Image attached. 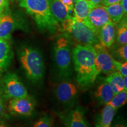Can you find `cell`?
<instances>
[{"label": "cell", "instance_id": "d6a6232c", "mask_svg": "<svg viewBox=\"0 0 127 127\" xmlns=\"http://www.w3.org/2000/svg\"><path fill=\"white\" fill-rule=\"evenodd\" d=\"M123 81H124V88L125 90H127V77H123Z\"/></svg>", "mask_w": 127, "mask_h": 127}, {"label": "cell", "instance_id": "7a4b0ae2", "mask_svg": "<svg viewBox=\"0 0 127 127\" xmlns=\"http://www.w3.org/2000/svg\"><path fill=\"white\" fill-rule=\"evenodd\" d=\"M20 5L34 18L39 30L56 31L58 22L51 12L48 0H20Z\"/></svg>", "mask_w": 127, "mask_h": 127}, {"label": "cell", "instance_id": "484cf974", "mask_svg": "<svg viewBox=\"0 0 127 127\" xmlns=\"http://www.w3.org/2000/svg\"><path fill=\"white\" fill-rule=\"evenodd\" d=\"M8 5V0H0V16H2Z\"/></svg>", "mask_w": 127, "mask_h": 127}, {"label": "cell", "instance_id": "ba28073f", "mask_svg": "<svg viewBox=\"0 0 127 127\" xmlns=\"http://www.w3.org/2000/svg\"><path fill=\"white\" fill-rule=\"evenodd\" d=\"M110 21L111 20L105 8L102 5H99L90 9L88 17L84 23L98 35L101 28Z\"/></svg>", "mask_w": 127, "mask_h": 127}, {"label": "cell", "instance_id": "ac0fdd59", "mask_svg": "<svg viewBox=\"0 0 127 127\" xmlns=\"http://www.w3.org/2000/svg\"><path fill=\"white\" fill-rule=\"evenodd\" d=\"M11 48L7 40L0 39V70L4 69L10 63Z\"/></svg>", "mask_w": 127, "mask_h": 127}, {"label": "cell", "instance_id": "4fadbf2b", "mask_svg": "<svg viewBox=\"0 0 127 127\" xmlns=\"http://www.w3.org/2000/svg\"><path fill=\"white\" fill-rule=\"evenodd\" d=\"M17 23L9 14H4L0 18V39L8 40L17 28Z\"/></svg>", "mask_w": 127, "mask_h": 127}, {"label": "cell", "instance_id": "83f0119b", "mask_svg": "<svg viewBox=\"0 0 127 127\" xmlns=\"http://www.w3.org/2000/svg\"><path fill=\"white\" fill-rule=\"evenodd\" d=\"M5 111V104L4 99L1 96V94H0V120H1L2 117L4 115Z\"/></svg>", "mask_w": 127, "mask_h": 127}, {"label": "cell", "instance_id": "f546056e", "mask_svg": "<svg viewBox=\"0 0 127 127\" xmlns=\"http://www.w3.org/2000/svg\"><path fill=\"white\" fill-rule=\"evenodd\" d=\"M102 0H91L89 4H90V6H91V8L92 7H95V6L99 5L101 4V2Z\"/></svg>", "mask_w": 127, "mask_h": 127}, {"label": "cell", "instance_id": "1f68e13d", "mask_svg": "<svg viewBox=\"0 0 127 127\" xmlns=\"http://www.w3.org/2000/svg\"><path fill=\"white\" fill-rule=\"evenodd\" d=\"M95 127H108V126H105V125H102V124L100 123L99 121L97 120V121L95 123Z\"/></svg>", "mask_w": 127, "mask_h": 127}, {"label": "cell", "instance_id": "f1b7e54d", "mask_svg": "<svg viewBox=\"0 0 127 127\" xmlns=\"http://www.w3.org/2000/svg\"><path fill=\"white\" fill-rule=\"evenodd\" d=\"M63 3L69 11H71L74 7V5H73V0H60Z\"/></svg>", "mask_w": 127, "mask_h": 127}, {"label": "cell", "instance_id": "cb8c5ba5", "mask_svg": "<svg viewBox=\"0 0 127 127\" xmlns=\"http://www.w3.org/2000/svg\"><path fill=\"white\" fill-rule=\"evenodd\" d=\"M51 119L49 116L42 117L35 124L33 127H51Z\"/></svg>", "mask_w": 127, "mask_h": 127}, {"label": "cell", "instance_id": "d590c367", "mask_svg": "<svg viewBox=\"0 0 127 127\" xmlns=\"http://www.w3.org/2000/svg\"><path fill=\"white\" fill-rule=\"evenodd\" d=\"M0 94H1V91H0Z\"/></svg>", "mask_w": 127, "mask_h": 127}, {"label": "cell", "instance_id": "6da1fadb", "mask_svg": "<svg viewBox=\"0 0 127 127\" xmlns=\"http://www.w3.org/2000/svg\"><path fill=\"white\" fill-rule=\"evenodd\" d=\"M94 48L90 44L76 45L72 51L77 81L82 88H87L93 84L99 74L95 63Z\"/></svg>", "mask_w": 127, "mask_h": 127}, {"label": "cell", "instance_id": "e575fe53", "mask_svg": "<svg viewBox=\"0 0 127 127\" xmlns=\"http://www.w3.org/2000/svg\"><path fill=\"white\" fill-rule=\"evenodd\" d=\"M0 127H8L4 125H0Z\"/></svg>", "mask_w": 127, "mask_h": 127}, {"label": "cell", "instance_id": "277c9868", "mask_svg": "<svg viewBox=\"0 0 127 127\" xmlns=\"http://www.w3.org/2000/svg\"><path fill=\"white\" fill-rule=\"evenodd\" d=\"M63 30L72 35L74 39L85 44L95 45L99 42V37L93 30L82 22L78 21L74 17L63 22Z\"/></svg>", "mask_w": 127, "mask_h": 127}, {"label": "cell", "instance_id": "2e32d148", "mask_svg": "<svg viewBox=\"0 0 127 127\" xmlns=\"http://www.w3.org/2000/svg\"><path fill=\"white\" fill-rule=\"evenodd\" d=\"M91 9V6L85 0H77L74 7V18L78 21L84 23L86 20Z\"/></svg>", "mask_w": 127, "mask_h": 127}, {"label": "cell", "instance_id": "3957f363", "mask_svg": "<svg viewBox=\"0 0 127 127\" xmlns=\"http://www.w3.org/2000/svg\"><path fill=\"white\" fill-rule=\"evenodd\" d=\"M19 59L27 77L32 82L41 80L45 72L43 57L38 50L25 47L19 53Z\"/></svg>", "mask_w": 127, "mask_h": 127}, {"label": "cell", "instance_id": "5b68a950", "mask_svg": "<svg viewBox=\"0 0 127 127\" xmlns=\"http://www.w3.org/2000/svg\"><path fill=\"white\" fill-rule=\"evenodd\" d=\"M55 65L60 75L64 77L69 76L71 69L72 54L68 41L64 38H61L57 41L55 46Z\"/></svg>", "mask_w": 127, "mask_h": 127}, {"label": "cell", "instance_id": "8d00e7d4", "mask_svg": "<svg viewBox=\"0 0 127 127\" xmlns=\"http://www.w3.org/2000/svg\"><path fill=\"white\" fill-rule=\"evenodd\" d=\"M74 1H77V0H74Z\"/></svg>", "mask_w": 127, "mask_h": 127}, {"label": "cell", "instance_id": "9c48e42d", "mask_svg": "<svg viewBox=\"0 0 127 127\" xmlns=\"http://www.w3.org/2000/svg\"><path fill=\"white\" fill-rule=\"evenodd\" d=\"M34 100L28 95L25 97L11 99L8 105V110L12 114L30 116L34 111Z\"/></svg>", "mask_w": 127, "mask_h": 127}, {"label": "cell", "instance_id": "4316f807", "mask_svg": "<svg viewBox=\"0 0 127 127\" xmlns=\"http://www.w3.org/2000/svg\"><path fill=\"white\" fill-rule=\"evenodd\" d=\"M121 1L122 0H102L101 5L104 7H108V6L111 5L112 4L120 3L121 2Z\"/></svg>", "mask_w": 127, "mask_h": 127}, {"label": "cell", "instance_id": "5bb4252c", "mask_svg": "<svg viewBox=\"0 0 127 127\" xmlns=\"http://www.w3.org/2000/svg\"><path fill=\"white\" fill-rule=\"evenodd\" d=\"M48 1L51 12L57 21L63 23L64 21L71 17L69 9L60 0Z\"/></svg>", "mask_w": 127, "mask_h": 127}, {"label": "cell", "instance_id": "e0dca14e", "mask_svg": "<svg viewBox=\"0 0 127 127\" xmlns=\"http://www.w3.org/2000/svg\"><path fill=\"white\" fill-rule=\"evenodd\" d=\"M105 81L108 83L114 95L125 90L123 77L117 71L108 74Z\"/></svg>", "mask_w": 127, "mask_h": 127}, {"label": "cell", "instance_id": "44dd1931", "mask_svg": "<svg viewBox=\"0 0 127 127\" xmlns=\"http://www.w3.org/2000/svg\"><path fill=\"white\" fill-rule=\"evenodd\" d=\"M127 101V91L124 90L120 93L116 94L107 104L111 105L114 109H118L126 104Z\"/></svg>", "mask_w": 127, "mask_h": 127}, {"label": "cell", "instance_id": "9a60e30c", "mask_svg": "<svg viewBox=\"0 0 127 127\" xmlns=\"http://www.w3.org/2000/svg\"><path fill=\"white\" fill-rule=\"evenodd\" d=\"M95 95L101 104H107L114 95L112 89L105 80L98 87Z\"/></svg>", "mask_w": 127, "mask_h": 127}, {"label": "cell", "instance_id": "4dcf8cb0", "mask_svg": "<svg viewBox=\"0 0 127 127\" xmlns=\"http://www.w3.org/2000/svg\"><path fill=\"white\" fill-rule=\"evenodd\" d=\"M127 0H122L121 1V5L123 7V8L124 9V11L125 15H127Z\"/></svg>", "mask_w": 127, "mask_h": 127}, {"label": "cell", "instance_id": "7402d4cb", "mask_svg": "<svg viewBox=\"0 0 127 127\" xmlns=\"http://www.w3.org/2000/svg\"><path fill=\"white\" fill-rule=\"evenodd\" d=\"M120 23L117 27V40L119 44L121 45L127 44V18L120 21Z\"/></svg>", "mask_w": 127, "mask_h": 127}, {"label": "cell", "instance_id": "d6986e66", "mask_svg": "<svg viewBox=\"0 0 127 127\" xmlns=\"http://www.w3.org/2000/svg\"><path fill=\"white\" fill-rule=\"evenodd\" d=\"M105 8L111 20L115 24L118 23L123 19L124 15H125L121 2L112 4L108 7H105Z\"/></svg>", "mask_w": 127, "mask_h": 127}, {"label": "cell", "instance_id": "8fae6325", "mask_svg": "<svg viewBox=\"0 0 127 127\" xmlns=\"http://www.w3.org/2000/svg\"><path fill=\"white\" fill-rule=\"evenodd\" d=\"M62 118L66 127H89L82 109L79 108L71 111Z\"/></svg>", "mask_w": 127, "mask_h": 127}, {"label": "cell", "instance_id": "52a82bcc", "mask_svg": "<svg viewBox=\"0 0 127 127\" xmlns=\"http://www.w3.org/2000/svg\"><path fill=\"white\" fill-rule=\"evenodd\" d=\"M5 95L9 98H23L28 96V92L24 84L14 73H8L3 79Z\"/></svg>", "mask_w": 127, "mask_h": 127}, {"label": "cell", "instance_id": "ffe728a7", "mask_svg": "<svg viewBox=\"0 0 127 127\" xmlns=\"http://www.w3.org/2000/svg\"><path fill=\"white\" fill-rule=\"evenodd\" d=\"M116 109L108 104H105L101 111V117L98 121L100 123L105 126L110 127L113 118L115 116Z\"/></svg>", "mask_w": 127, "mask_h": 127}, {"label": "cell", "instance_id": "8992f818", "mask_svg": "<svg viewBox=\"0 0 127 127\" xmlns=\"http://www.w3.org/2000/svg\"><path fill=\"white\" fill-rule=\"evenodd\" d=\"M95 52V63L98 74H108L116 71L114 65V58L105 47L98 43L94 45Z\"/></svg>", "mask_w": 127, "mask_h": 127}, {"label": "cell", "instance_id": "d4e9b609", "mask_svg": "<svg viewBox=\"0 0 127 127\" xmlns=\"http://www.w3.org/2000/svg\"><path fill=\"white\" fill-rule=\"evenodd\" d=\"M116 57L121 61L123 62L127 61V45H124L119 48L116 51Z\"/></svg>", "mask_w": 127, "mask_h": 127}, {"label": "cell", "instance_id": "836d02e7", "mask_svg": "<svg viewBox=\"0 0 127 127\" xmlns=\"http://www.w3.org/2000/svg\"><path fill=\"white\" fill-rule=\"evenodd\" d=\"M115 127H126L124 126V125H117Z\"/></svg>", "mask_w": 127, "mask_h": 127}, {"label": "cell", "instance_id": "603a6c76", "mask_svg": "<svg viewBox=\"0 0 127 127\" xmlns=\"http://www.w3.org/2000/svg\"><path fill=\"white\" fill-rule=\"evenodd\" d=\"M114 65L115 70L121 74L123 77L127 76V62L124 61L123 63L120 62L117 60H114Z\"/></svg>", "mask_w": 127, "mask_h": 127}, {"label": "cell", "instance_id": "7c38bea8", "mask_svg": "<svg viewBox=\"0 0 127 127\" xmlns=\"http://www.w3.org/2000/svg\"><path fill=\"white\" fill-rule=\"evenodd\" d=\"M98 37L101 45L105 48L111 47L115 39V24L110 21L105 24L100 30Z\"/></svg>", "mask_w": 127, "mask_h": 127}, {"label": "cell", "instance_id": "30bf717a", "mask_svg": "<svg viewBox=\"0 0 127 127\" xmlns=\"http://www.w3.org/2000/svg\"><path fill=\"white\" fill-rule=\"evenodd\" d=\"M55 93L56 97L60 102L64 104L69 105L77 97L78 90L72 82L63 81L57 85Z\"/></svg>", "mask_w": 127, "mask_h": 127}]
</instances>
